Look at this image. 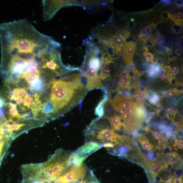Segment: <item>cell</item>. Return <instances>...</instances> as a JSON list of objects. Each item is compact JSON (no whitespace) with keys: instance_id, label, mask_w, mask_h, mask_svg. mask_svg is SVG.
I'll return each instance as SVG.
<instances>
[{"instance_id":"1","label":"cell","mask_w":183,"mask_h":183,"mask_svg":"<svg viewBox=\"0 0 183 183\" xmlns=\"http://www.w3.org/2000/svg\"><path fill=\"white\" fill-rule=\"evenodd\" d=\"M81 76L80 74H74L51 81L49 101L44 105L52 112L53 120L70 109L82 99L84 87Z\"/></svg>"},{"instance_id":"2","label":"cell","mask_w":183,"mask_h":183,"mask_svg":"<svg viewBox=\"0 0 183 183\" xmlns=\"http://www.w3.org/2000/svg\"><path fill=\"white\" fill-rule=\"evenodd\" d=\"M71 154L59 148L45 162L37 163L39 176L42 179L53 183L69 166V161Z\"/></svg>"},{"instance_id":"3","label":"cell","mask_w":183,"mask_h":183,"mask_svg":"<svg viewBox=\"0 0 183 183\" xmlns=\"http://www.w3.org/2000/svg\"><path fill=\"white\" fill-rule=\"evenodd\" d=\"M102 119H98L93 121L87 129L85 135L88 141L96 142L102 145L106 142L119 144L120 135L117 134L113 130L105 126Z\"/></svg>"},{"instance_id":"4","label":"cell","mask_w":183,"mask_h":183,"mask_svg":"<svg viewBox=\"0 0 183 183\" xmlns=\"http://www.w3.org/2000/svg\"><path fill=\"white\" fill-rule=\"evenodd\" d=\"M87 168L83 163L79 167L70 166L64 173L58 177L54 183H72L81 180L85 177Z\"/></svg>"},{"instance_id":"5","label":"cell","mask_w":183,"mask_h":183,"mask_svg":"<svg viewBox=\"0 0 183 183\" xmlns=\"http://www.w3.org/2000/svg\"><path fill=\"white\" fill-rule=\"evenodd\" d=\"M69 1H43V17L45 20H51L58 10L69 6Z\"/></svg>"},{"instance_id":"6","label":"cell","mask_w":183,"mask_h":183,"mask_svg":"<svg viewBox=\"0 0 183 183\" xmlns=\"http://www.w3.org/2000/svg\"><path fill=\"white\" fill-rule=\"evenodd\" d=\"M102 147V145L100 143L92 141H88L73 153L84 162L90 155Z\"/></svg>"},{"instance_id":"7","label":"cell","mask_w":183,"mask_h":183,"mask_svg":"<svg viewBox=\"0 0 183 183\" xmlns=\"http://www.w3.org/2000/svg\"><path fill=\"white\" fill-rule=\"evenodd\" d=\"M82 76L87 79L86 88L87 89L102 88V84L97 71L89 68L86 72L82 74Z\"/></svg>"},{"instance_id":"8","label":"cell","mask_w":183,"mask_h":183,"mask_svg":"<svg viewBox=\"0 0 183 183\" xmlns=\"http://www.w3.org/2000/svg\"><path fill=\"white\" fill-rule=\"evenodd\" d=\"M136 44L133 42H126L122 49V54L126 64L129 65L132 62L136 49Z\"/></svg>"},{"instance_id":"9","label":"cell","mask_w":183,"mask_h":183,"mask_svg":"<svg viewBox=\"0 0 183 183\" xmlns=\"http://www.w3.org/2000/svg\"><path fill=\"white\" fill-rule=\"evenodd\" d=\"M147 168L153 176L158 175L165 169L166 163L149 162H147Z\"/></svg>"},{"instance_id":"10","label":"cell","mask_w":183,"mask_h":183,"mask_svg":"<svg viewBox=\"0 0 183 183\" xmlns=\"http://www.w3.org/2000/svg\"><path fill=\"white\" fill-rule=\"evenodd\" d=\"M137 139L143 150L148 152H153L155 150L154 146L151 144L149 140L145 136H140Z\"/></svg>"},{"instance_id":"11","label":"cell","mask_w":183,"mask_h":183,"mask_svg":"<svg viewBox=\"0 0 183 183\" xmlns=\"http://www.w3.org/2000/svg\"><path fill=\"white\" fill-rule=\"evenodd\" d=\"M163 71V69L160 67V65L154 63L151 65L148 68L147 73L150 77L155 78L160 75Z\"/></svg>"},{"instance_id":"12","label":"cell","mask_w":183,"mask_h":183,"mask_svg":"<svg viewBox=\"0 0 183 183\" xmlns=\"http://www.w3.org/2000/svg\"><path fill=\"white\" fill-rule=\"evenodd\" d=\"M166 158L169 164L173 166L179 163L182 160L181 156L176 152H172L166 154Z\"/></svg>"},{"instance_id":"13","label":"cell","mask_w":183,"mask_h":183,"mask_svg":"<svg viewBox=\"0 0 183 183\" xmlns=\"http://www.w3.org/2000/svg\"><path fill=\"white\" fill-rule=\"evenodd\" d=\"M45 83L44 78H40L30 84L31 91L34 92L39 91L43 88Z\"/></svg>"},{"instance_id":"14","label":"cell","mask_w":183,"mask_h":183,"mask_svg":"<svg viewBox=\"0 0 183 183\" xmlns=\"http://www.w3.org/2000/svg\"><path fill=\"white\" fill-rule=\"evenodd\" d=\"M108 119L113 129L116 130H119L120 129L123 123L119 117L117 116H110Z\"/></svg>"},{"instance_id":"15","label":"cell","mask_w":183,"mask_h":183,"mask_svg":"<svg viewBox=\"0 0 183 183\" xmlns=\"http://www.w3.org/2000/svg\"><path fill=\"white\" fill-rule=\"evenodd\" d=\"M111 69L107 65H103L101 67L99 77L100 80L104 81L110 76Z\"/></svg>"},{"instance_id":"16","label":"cell","mask_w":183,"mask_h":183,"mask_svg":"<svg viewBox=\"0 0 183 183\" xmlns=\"http://www.w3.org/2000/svg\"><path fill=\"white\" fill-rule=\"evenodd\" d=\"M139 105L134 108V115L137 118L143 119L145 116V108L142 105Z\"/></svg>"},{"instance_id":"17","label":"cell","mask_w":183,"mask_h":183,"mask_svg":"<svg viewBox=\"0 0 183 183\" xmlns=\"http://www.w3.org/2000/svg\"><path fill=\"white\" fill-rule=\"evenodd\" d=\"M151 31V28L150 26H145L142 27L139 36V40L143 41L147 37L150 35Z\"/></svg>"},{"instance_id":"18","label":"cell","mask_w":183,"mask_h":183,"mask_svg":"<svg viewBox=\"0 0 183 183\" xmlns=\"http://www.w3.org/2000/svg\"><path fill=\"white\" fill-rule=\"evenodd\" d=\"M117 150L116 151V154L120 157H125L129 152L130 147L128 145H119Z\"/></svg>"},{"instance_id":"19","label":"cell","mask_w":183,"mask_h":183,"mask_svg":"<svg viewBox=\"0 0 183 183\" xmlns=\"http://www.w3.org/2000/svg\"><path fill=\"white\" fill-rule=\"evenodd\" d=\"M106 100V98L105 97L104 99L102 100L101 102L99 103V105L97 106L96 110H95V113L99 117H102L103 115V114H104L103 106Z\"/></svg>"},{"instance_id":"20","label":"cell","mask_w":183,"mask_h":183,"mask_svg":"<svg viewBox=\"0 0 183 183\" xmlns=\"http://www.w3.org/2000/svg\"><path fill=\"white\" fill-rule=\"evenodd\" d=\"M143 42L144 43V47H151L155 45V39L154 37L151 35L147 37L143 41Z\"/></svg>"},{"instance_id":"21","label":"cell","mask_w":183,"mask_h":183,"mask_svg":"<svg viewBox=\"0 0 183 183\" xmlns=\"http://www.w3.org/2000/svg\"><path fill=\"white\" fill-rule=\"evenodd\" d=\"M160 100V97L157 94L153 93L151 94L149 97V101L152 104H157Z\"/></svg>"},{"instance_id":"22","label":"cell","mask_w":183,"mask_h":183,"mask_svg":"<svg viewBox=\"0 0 183 183\" xmlns=\"http://www.w3.org/2000/svg\"><path fill=\"white\" fill-rule=\"evenodd\" d=\"M170 19L173 21L176 25L181 26L182 24L183 19H179L178 16L176 13L172 14Z\"/></svg>"},{"instance_id":"23","label":"cell","mask_w":183,"mask_h":183,"mask_svg":"<svg viewBox=\"0 0 183 183\" xmlns=\"http://www.w3.org/2000/svg\"><path fill=\"white\" fill-rule=\"evenodd\" d=\"M183 141L181 139H175L174 144V147L176 150H182L183 148Z\"/></svg>"},{"instance_id":"24","label":"cell","mask_w":183,"mask_h":183,"mask_svg":"<svg viewBox=\"0 0 183 183\" xmlns=\"http://www.w3.org/2000/svg\"><path fill=\"white\" fill-rule=\"evenodd\" d=\"M143 55L145 57L146 61L147 62H153L154 60V56L152 53L144 51Z\"/></svg>"},{"instance_id":"25","label":"cell","mask_w":183,"mask_h":183,"mask_svg":"<svg viewBox=\"0 0 183 183\" xmlns=\"http://www.w3.org/2000/svg\"><path fill=\"white\" fill-rule=\"evenodd\" d=\"M129 68L130 70L135 75H139L140 73L138 71L136 66L132 63L129 65Z\"/></svg>"},{"instance_id":"26","label":"cell","mask_w":183,"mask_h":183,"mask_svg":"<svg viewBox=\"0 0 183 183\" xmlns=\"http://www.w3.org/2000/svg\"><path fill=\"white\" fill-rule=\"evenodd\" d=\"M134 96L135 99L139 101H141L144 100L145 97L144 94L141 91H138L136 93Z\"/></svg>"},{"instance_id":"27","label":"cell","mask_w":183,"mask_h":183,"mask_svg":"<svg viewBox=\"0 0 183 183\" xmlns=\"http://www.w3.org/2000/svg\"><path fill=\"white\" fill-rule=\"evenodd\" d=\"M153 152H148L146 154V155L148 160L152 161H155L157 160V157Z\"/></svg>"},{"instance_id":"28","label":"cell","mask_w":183,"mask_h":183,"mask_svg":"<svg viewBox=\"0 0 183 183\" xmlns=\"http://www.w3.org/2000/svg\"><path fill=\"white\" fill-rule=\"evenodd\" d=\"M155 42L158 46L163 45L165 42V40L161 36H159L156 38L155 39Z\"/></svg>"},{"instance_id":"29","label":"cell","mask_w":183,"mask_h":183,"mask_svg":"<svg viewBox=\"0 0 183 183\" xmlns=\"http://www.w3.org/2000/svg\"><path fill=\"white\" fill-rule=\"evenodd\" d=\"M171 13L168 11H165L162 13L161 17L163 20H168L170 19L171 16Z\"/></svg>"},{"instance_id":"30","label":"cell","mask_w":183,"mask_h":183,"mask_svg":"<svg viewBox=\"0 0 183 183\" xmlns=\"http://www.w3.org/2000/svg\"><path fill=\"white\" fill-rule=\"evenodd\" d=\"M115 145L114 143L111 142H106L102 144V147L105 148L106 149H110L115 147Z\"/></svg>"},{"instance_id":"31","label":"cell","mask_w":183,"mask_h":183,"mask_svg":"<svg viewBox=\"0 0 183 183\" xmlns=\"http://www.w3.org/2000/svg\"><path fill=\"white\" fill-rule=\"evenodd\" d=\"M158 143L159 145L164 144V143L167 142V140H168V139H167L165 135L163 134H161L158 138Z\"/></svg>"},{"instance_id":"32","label":"cell","mask_w":183,"mask_h":183,"mask_svg":"<svg viewBox=\"0 0 183 183\" xmlns=\"http://www.w3.org/2000/svg\"><path fill=\"white\" fill-rule=\"evenodd\" d=\"M171 77V74H170L163 73L160 75V78L162 81H165L168 80Z\"/></svg>"},{"instance_id":"33","label":"cell","mask_w":183,"mask_h":183,"mask_svg":"<svg viewBox=\"0 0 183 183\" xmlns=\"http://www.w3.org/2000/svg\"><path fill=\"white\" fill-rule=\"evenodd\" d=\"M129 76L122 77L120 79L119 81V84L120 86L123 85V84H125L128 83L130 79Z\"/></svg>"},{"instance_id":"34","label":"cell","mask_w":183,"mask_h":183,"mask_svg":"<svg viewBox=\"0 0 183 183\" xmlns=\"http://www.w3.org/2000/svg\"><path fill=\"white\" fill-rule=\"evenodd\" d=\"M175 175L176 178L182 177V169L181 168H178L176 169V170L175 172Z\"/></svg>"},{"instance_id":"35","label":"cell","mask_w":183,"mask_h":183,"mask_svg":"<svg viewBox=\"0 0 183 183\" xmlns=\"http://www.w3.org/2000/svg\"><path fill=\"white\" fill-rule=\"evenodd\" d=\"M121 118L126 121H130L132 118V115L130 114L125 113L122 115Z\"/></svg>"},{"instance_id":"36","label":"cell","mask_w":183,"mask_h":183,"mask_svg":"<svg viewBox=\"0 0 183 183\" xmlns=\"http://www.w3.org/2000/svg\"><path fill=\"white\" fill-rule=\"evenodd\" d=\"M153 179L154 181L155 182L160 183L163 182V180L162 178L161 177L159 176L158 175H155L153 176Z\"/></svg>"},{"instance_id":"37","label":"cell","mask_w":183,"mask_h":183,"mask_svg":"<svg viewBox=\"0 0 183 183\" xmlns=\"http://www.w3.org/2000/svg\"><path fill=\"white\" fill-rule=\"evenodd\" d=\"M173 30L174 32L177 34H179L180 33L181 30V26L176 25L173 26Z\"/></svg>"},{"instance_id":"38","label":"cell","mask_w":183,"mask_h":183,"mask_svg":"<svg viewBox=\"0 0 183 183\" xmlns=\"http://www.w3.org/2000/svg\"><path fill=\"white\" fill-rule=\"evenodd\" d=\"M171 72L173 75H176L179 73V69L176 66H175L171 68Z\"/></svg>"},{"instance_id":"39","label":"cell","mask_w":183,"mask_h":183,"mask_svg":"<svg viewBox=\"0 0 183 183\" xmlns=\"http://www.w3.org/2000/svg\"><path fill=\"white\" fill-rule=\"evenodd\" d=\"M174 93L173 90H169L167 91L164 93V96L167 97H171L173 96Z\"/></svg>"},{"instance_id":"40","label":"cell","mask_w":183,"mask_h":183,"mask_svg":"<svg viewBox=\"0 0 183 183\" xmlns=\"http://www.w3.org/2000/svg\"><path fill=\"white\" fill-rule=\"evenodd\" d=\"M152 134L155 139H158L159 137L161 135V133L158 130H155L152 132Z\"/></svg>"},{"instance_id":"41","label":"cell","mask_w":183,"mask_h":183,"mask_svg":"<svg viewBox=\"0 0 183 183\" xmlns=\"http://www.w3.org/2000/svg\"><path fill=\"white\" fill-rule=\"evenodd\" d=\"M126 42H133L136 44L137 42V40L134 37L130 35L126 40Z\"/></svg>"},{"instance_id":"42","label":"cell","mask_w":183,"mask_h":183,"mask_svg":"<svg viewBox=\"0 0 183 183\" xmlns=\"http://www.w3.org/2000/svg\"><path fill=\"white\" fill-rule=\"evenodd\" d=\"M166 112L169 115H174V110L173 108L169 107L167 108L166 110Z\"/></svg>"},{"instance_id":"43","label":"cell","mask_w":183,"mask_h":183,"mask_svg":"<svg viewBox=\"0 0 183 183\" xmlns=\"http://www.w3.org/2000/svg\"><path fill=\"white\" fill-rule=\"evenodd\" d=\"M120 76L121 77H124L129 76V73L128 70H123L120 72Z\"/></svg>"},{"instance_id":"44","label":"cell","mask_w":183,"mask_h":183,"mask_svg":"<svg viewBox=\"0 0 183 183\" xmlns=\"http://www.w3.org/2000/svg\"><path fill=\"white\" fill-rule=\"evenodd\" d=\"M174 176H172L165 181V183H175Z\"/></svg>"},{"instance_id":"45","label":"cell","mask_w":183,"mask_h":183,"mask_svg":"<svg viewBox=\"0 0 183 183\" xmlns=\"http://www.w3.org/2000/svg\"><path fill=\"white\" fill-rule=\"evenodd\" d=\"M175 3L179 7H183V1L181 0H177L175 2Z\"/></svg>"},{"instance_id":"46","label":"cell","mask_w":183,"mask_h":183,"mask_svg":"<svg viewBox=\"0 0 183 183\" xmlns=\"http://www.w3.org/2000/svg\"><path fill=\"white\" fill-rule=\"evenodd\" d=\"M163 70L167 72H169L171 71V68L169 66H164L163 68Z\"/></svg>"},{"instance_id":"47","label":"cell","mask_w":183,"mask_h":183,"mask_svg":"<svg viewBox=\"0 0 183 183\" xmlns=\"http://www.w3.org/2000/svg\"><path fill=\"white\" fill-rule=\"evenodd\" d=\"M156 113L155 111H151L149 113V117L150 119L156 116Z\"/></svg>"},{"instance_id":"48","label":"cell","mask_w":183,"mask_h":183,"mask_svg":"<svg viewBox=\"0 0 183 183\" xmlns=\"http://www.w3.org/2000/svg\"><path fill=\"white\" fill-rule=\"evenodd\" d=\"M161 1L163 4L168 5H170L173 3V2L172 1H170V0H162Z\"/></svg>"},{"instance_id":"49","label":"cell","mask_w":183,"mask_h":183,"mask_svg":"<svg viewBox=\"0 0 183 183\" xmlns=\"http://www.w3.org/2000/svg\"><path fill=\"white\" fill-rule=\"evenodd\" d=\"M5 105V100L2 98L0 97V108H2V107H4Z\"/></svg>"},{"instance_id":"50","label":"cell","mask_w":183,"mask_h":183,"mask_svg":"<svg viewBox=\"0 0 183 183\" xmlns=\"http://www.w3.org/2000/svg\"><path fill=\"white\" fill-rule=\"evenodd\" d=\"M133 112V109L131 107L126 108V113L130 114L131 115Z\"/></svg>"},{"instance_id":"51","label":"cell","mask_w":183,"mask_h":183,"mask_svg":"<svg viewBox=\"0 0 183 183\" xmlns=\"http://www.w3.org/2000/svg\"><path fill=\"white\" fill-rule=\"evenodd\" d=\"M177 15L179 19H183V14L182 12L181 11H179L177 13Z\"/></svg>"},{"instance_id":"52","label":"cell","mask_w":183,"mask_h":183,"mask_svg":"<svg viewBox=\"0 0 183 183\" xmlns=\"http://www.w3.org/2000/svg\"><path fill=\"white\" fill-rule=\"evenodd\" d=\"M134 26V23L133 21H132L130 23V24L129 26L128 29L130 30H131L133 28V26Z\"/></svg>"},{"instance_id":"53","label":"cell","mask_w":183,"mask_h":183,"mask_svg":"<svg viewBox=\"0 0 183 183\" xmlns=\"http://www.w3.org/2000/svg\"><path fill=\"white\" fill-rule=\"evenodd\" d=\"M178 47H179V48L180 49H182V48H183V41L182 40H180L179 41Z\"/></svg>"},{"instance_id":"54","label":"cell","mask_w":183,"mask_h":183,"mask_svg":"<svg viewBox=\"0 0 183 183\" xmlns=\"http://www.w3.org/2000/svg\"><path fill=\"white\" fill-rule=\"evenodd\" d=\"M169 11H170V12H173V10L171 9V8H169Z\"/></svg>"}]
</instances>
